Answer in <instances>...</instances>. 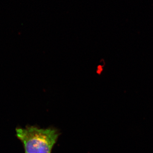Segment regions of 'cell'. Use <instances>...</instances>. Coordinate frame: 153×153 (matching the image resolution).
Segmentation results:
<instances>
[{
    "mask_svg": "<svg viewBox=\"0 0 153 153\" xmlns=\"http://www.w3.org/2000/svg\"><path fill=\"white\" fill-rule=\"evenodd\" d=\"M16 134L24 145L25 153H51L59 136L55 129L35 126L17 128Z\"/></svg>",
    "mask_w": 153,
    "mask_h": 153,
    "instance_id": "cell-1",
    "label": "cell"
}]
</instances>
